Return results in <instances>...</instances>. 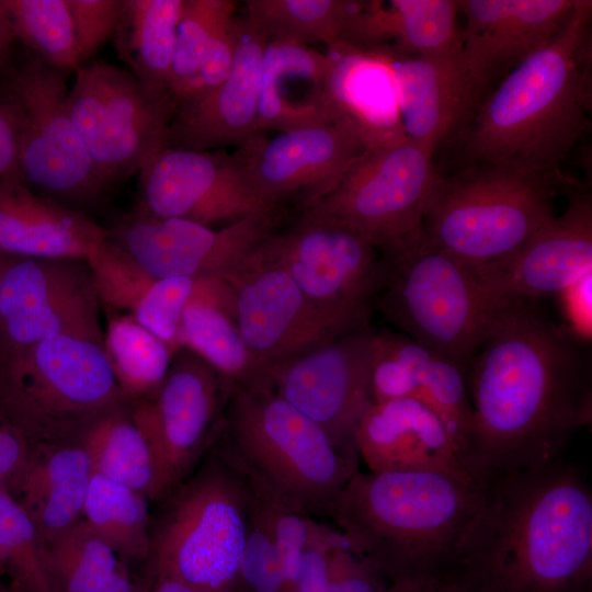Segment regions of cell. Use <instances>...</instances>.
Segmentation results:
<instances>
[{
  "label": "cell",
  "instance_id": "cell-1",
  "mask_svg": "<svg viewBox=\"0 0 592 592\" xmlns=\"http://www.w3.org/2000/svg\"><path fill=\"white\" fill-rule=\"evenodd\" d=\"M537 301L502 299L468 372L465 463L480 480L561 458L591 422V367L581 338Z\"/></svg>",
  "mask_w": 592,
  "mask_h": 592
},
{
  "label": "cell",
  "instance_id": "cell-2",
  "mask_svg": "<svg viewBox=\"0 0 592 592\" xmlns=\"http://www.w3.org/2000/svg\"><path fill=\"white\" fill-rule=\"evenodd\" d=\"M476 592H592V490L561 458L491 478L462 550Z\"/></svg>",
  "mask_w": 592,
  "mask_h": 592
},
{
  "label": "cell",
  "instance_id": "cell-3",
  "mask_svg": "<svg viewBox=\"0 0 592 592\" xmlns=\"http://www.w3.org/2000/svg\"><path fill=\"white\" fill-rule=\"evenodd\" d=\"M592 1L508 73L458 134L467 163L562 178L559 167L591 127Z\"/></svg>",
  "mask_w": 592,
  "mask_h": 592
},
{
  "label": "cell",
  "instance_id": "cell-4",
  "mask_svg": "<svg viewBox=\"0 0 592 592\" xmlns=\"http://www.w3.org/2000/svg\"><path fill=\"white\" fill-rule=\"evenodd\" d=\"M488 481L433 471L356 470L332 520L352 550L388 581L459 568Z\"/></svg>",
  "mask_w": 592,
  "mask_h": 592
},
{
  "label": "cell",
  "instance_id": "cell-5",
  "mask_svg": "<svg viewBox=\"0 0 592 592\" xmlns=\"http://www.w3.org/2000/svg\"><path fill=\"white\" fill-rule=\"evenodd\" d=\"M213 446L284 504L318 521L332 519L358 470V462L273 389L231 390Z\"/></svg>",
  "mask_w": 592,
  "mask_h": 592
},
{
  "label": "cell",
  "instance_id": "cell-6",
  "mask_svg": "<svg viewBox=\"0 0 592 592\" xmlns=\"http://www.w3.org/2000/svg\"><path fill=\"white\" fill-rule=\"evenodd\" d=\"M563 182L483 163L437 174L424 208V239L474 266L502 263L555 215Z\"/></svg>",
  "mask_w": 592,
  "mask_h": 592
},
{
  "label": "cell",
  "instance_id": "cell-7",
  "mask_svg": "<svg viewBox=\"0 0 592 592\" xmlns=\"http://www.w3.org/2000/svg\"><path fill=\"white\" fill-rule=\"evenodd\" d=\"M375 307L401 333L453 361L467 376L503 298L476 266L422 240L383 253Z\"/></svg>",
  "mask_w": 592,
  "mask_h": 592
},
{
  "label": "cell",
  "instance_id": "cell-8",
  "mask_svg": "<svg viewBox=\"0 0 592 592\" xmlns=\"http://www.w3.org/2000/svg\"><path fill=\"white\" fill-rule=\"evenodd\" d=\"M123 403L94 341L56 335L0 357V406L31 445L79 441Z\"/></svg>",
  "mask_w": 592,
  "mask_h": 592
},
{
  "label": "cell",
  "instance_id": "cell-9",
  "mask_svg": "<svg viewBox=\"0 0 592 592\" xmlns=\"http://www.w3.org/2000/svg\"><path fill=\"white\" fill-rule=\"evenodd\" d=\"M166 499V511L152 534V572L200 592H234L250 509L243 475L212 445Z\"/></svg>",
  "mask_w": 592,
  "mask_h": 592
},
{
  "label": "cell",
  "instance_id": "cell-10",
  "mask_svg": "<svg viewBox=\"0 0 592 592\" xmlns=\"http://www.w3.org/2000/svg\"><path fill=\"white\" fill-rule=\"evenodd\" d=\"M68 75L32 54L10 73L1 100L16 124L20 182L89 214L113 189L99 173L71 118Z\"/></svg>",
  "mask_w": 592,
  "mask_h": 592
},
{
  "label": "cell",
  "instance_id": "cell-11",
  "mask_svg": "<svg viewBox=\"0 0 592 592\" xmlns=\"http://www.w3.org/2000/svg\"><path fill=\"white\" fill-rule=\"evenodd\" d=\"M439 173L433 153L406 139L365 151L303 215L350 229L383 253L424 238L423 216Z\"/></svg>",
  "mask_w": 592,
  "mask_h": 592
},
{
  "label": "cell",
  "instance_id": "cell-12",
  "mask_svg": "<svg viewBox=\"0 0 592 592\" xmlns=\"http://www.w3.org/2000/svg\"><path fill=\"white\" fill-rule=\"evenodd\" d=\"M68 102L91 160L113 190L167 146L175 113L150 99L126 68L100 59L75 71Z\"/></svg>",
  "mask_w": 592,
  "mask_h": 592
},
{
  "label": "cell",
  "instance_id": "cell-13",
  "mask_svg": "<svg viewBox=\"0 0 592 592\" xmlns=\"http://www.w3.org/2000/svg\"><path fill=\"white\" fill-rule=\"evenodd\" d=\"M376 250L350 229L303 214L259 246L318 309L352 327L369 323L383 280Z\"/></svg>",
  "mask_w": 592,
  "mask_h": 592
},
{
  "label": "cell",
  "instance_id": "cell-14",
  "mask_svg": "<svg viewBox=\"0 0 592 592\" xmlns=\"http://www.w3.org/2000/svg\"><path fill=\"white\" fill-rule=\"evenodd\" d=\"M228 396L206 362L180 349L158 389L127 403L153 455L160 500L194 471L213 445Z\"/></svg>",
  "mask_w": 592,
  "mask_h": 592
},
{
  "label": "cell",
  "instance_id": "cell-15",
  "mask_svg": "<svg viewBox=\"0 0 592 592\" xmlns=\"http://www.w3.org/2000/svg\"><path fill=\"white\" fill-rule=\"evenodd\" d=\"M100 312L87 259L11 257L0 282V357L56 335L103 345Z\"/></svg>",
  "mask_w": 592,
  "mask_h": 592
},
{
  "label": "cell",
  "instance_id": "cell-16",
  "mask_svg": "<svg viewBox=\"0 0 592 592\" xmlns=\"http://www.w3.org/2000/svg\"><path fill=\"white\" fill-rule=\"evenodd\" d=\"M278 206L257 193L232 155L166 146L138 171L135 213L203 226L252 216H280Z\"/></svg>",
  "mask_w": 592,
  "mask_h": 592
},
{
  "label": "cell",
  "instance_id": "cell-17",
  "mask_svg": "<svg viewBox=\"0 0 592 592\" xmlns=\"http://www.w3.org/2000/svg\"><path fill=\"white\" fill-rule=\"evenodd\" d=\"M372 333L368 326L348 331L270 371L272 389L316 423L339 452L356 462L355 431L373 403Z\"/></svg>",
  "mask_w": 592,
  "mask_h": 592
},
{
  "label": "cell",
  "instance_id": "cell-18",
  "mask_svg": "<svg viewBox=\"0 0 592 592\" xmlns=\"http://www.w3.org/2000/svg\"><path fill=\"white\" fill-rule=\"evenodd\" d=\"M280 216H252L213 229L196 223L134 213L107 239L159 278L228 281L276 227Z\"/></svg>",
  "mask_w": 592,
  "mask_h": 592
},
{
  "label": "cell",
  "instance_id": "cell-19",
  "mask_svg": "<svg viewBox=\"0 0 592 592\" xmlns=\"http://www.w3.org/2000/svg\"><path fill=\"white\" fill-rule=\"evenodd\" d=\"M227 282L235 294L236 325L269 376L273 367L348 331L367 327L348 326L323 314L283 269L260 253L259 247Z\"/></svg>",
  "mask_w": 592,
  "mask_h": 592
},
{
  "label": "cell",
  "instance_id": "cell-20",
  "mask_svg": "<svg viewBox=\"0 0 592 592\" xmlns=\"http://www.w3.org/2000/svg\"><path fill=\"white\" fill-rule=\"evenodd\" d=\"M366 151L351 132L335 123L254 135L232 155L243 177L262 197L282 208L301 210L332 191Z\"/></svg>",
  "mask_w": 592,
  "mask_h": 592
},
{
  "label": "cell",
  "instance_id": "cell-21",
  "mask_svg": "<svg viewBox=\"0 0 592 592\" xmlns=\"http://www.w3.org/2000/svg\"><path fill=\"white\" fill-rule=\"evenodd\" d=\"M578 0H458L459 65L478 101L561 27Z\"/></svg>",
  "mask_w": 592,
  "mask_h": 592
},
{
  "label": "cell",
  "instance_id": "cell-22",
  "mask_svg": "<svg viewBox=\"0 0 592 592\" xmlns=\"http://www.w3.org/2000/svg\"><path fill=\"white\" fill-rule=\"evenodd\" d=\"M499 298L539 300L558 296L592 273V197L569 189L568 205L554 215L506 261L476 266Z\"/></svg>",
  "mask_w": 592,
  "mask_h": 592
},
{
  "label": "cell",
  "instance_id": "cell-23",
  "mask_svg": "<svg viewBox=\"0 0 592 592\" xmlns=\"http://www.w3.org/2000/svg\"><path fill=\"white\" fill-rule=\"evenodd\" d=\"M369 384L373 402L409 398L430 408L465 462L473 407L467 374L453 361L401 332L373 331Z\"/></svg>",
  "mask_w": 592,
  "mask_h": 592
},
{
  "label": "cell",
  "instance_id": "cell-24",
  "mask_svg": "<svg viewBox=\"0 0 592 592\" xmlns=\"http://www.w3.org/2000/svg\"><path fill=\"white\" fill-rule=\"evenodd\" d=\"M234 59L225 80L206 95L177 109L167 146L214 150L237 147L258 135L261 69L266 39L243 16L232 22Z\"/></svg>",
  "mask_w": 592,
  "mask_h": 592
},
{
  "label": "cell",
  "instance_id": "cell-25",
  "mask_svg": "<svg viewBox=\"0 0 592 592\" xmlns=\"http://www.w3.org/2000/svg\"><path fill=\"white\" fill-rule=\"evenodd\" d=\"M355 446L368 471L433 470L476 478L441 419L413 399L373 402L357 424Z\"/></svg>",
  "mask_w": 592,
  "mask_h": 592
},
{
  "label": "cell",
  "instance_id": "cell-26",
  "mask_svg": "<svg viewBox=\"0 0 592 592\" xmlns=\"http://www.w3.org/2000/svg\"><path fill=\"white\" fill-rule=\"evenodd\" d=\"M325 57L333 122L355 135L366 151L405 141L387 52L338 43L327 47Z\"/></svg>",
  "mask_w": 592,
  "mask_h": 592
},
{
  "label": "cell",
  "instance_id": "cell-27",
  "mask_svg": "<svg viewBox=\"0 0 592 592\" xmlns=\"http://www.w3.org/2000/svg\"><path fill=\"white\" fill-rule=\"evenodd\" d=\"M385 50L406 138L434 155L439 145L458 136L478 106L459 58L403 56Z\"/></svg>",
  "mask_w": 592,
  "mask_h": 592
},
{
  "label": "cell",
  "instance_id": "cell-28",
  "mask_svg": "<svg viewBox=\"0 0 592 592\" xmlns=\"http://www.w3.org/2000/svg\"><path fill=\"white\" fill-rule=\"evenodd\" d=\"M107 238L89 214L0 180V253L14 258L87 259Z\"/></svg>",
  "mask_w": 592,
  "mask_h": 592
},
{
  "label": "cell",
  "instance_id": "cell-29",
  "mask_svg": "<svg viewBox=\"0 0 592 592\" xmlns=\"http://www.w3.org/2000/svg\"><path fill=\"white\" fill-rule=\"evenodd\" d=\"M101 305L132 315L175 353L182 312L198 278H159L145 271L110 239L95 244L87 257Z\"/></svg>",
  "mask_w": 592,
  "mask_h": 592
},
{
  "label": "cell",
  "instance_id": "cell-30",
  "mask_svg": "<svg viewBox=\"0 0 592 592\" xmlns=\"http://www.w3.org/2000/svg\"><path fill=\"white\" fill-rule=\"evenodd\" d=\"M92 475L80 441L37 443L8 489L45 545L82 520Z\"/></svg>",
  "mask_w": 592,
  "mask_h": 592
},
{
  "label": "cell",
  "instance_id": "cell-31",
  "mask_svg": "<svg viewBox=\"0 0 592 592\" xmlns=\"http://www.w3.org/2000/svg\"><path fill=\"white\" fill-rule=\"evenodd\" d=\"M458 0L362 1L343 43L397 55L458 59Z\"/></svg>",
  "mask_w": 592,
  "mask_h": 592
},
{
  "label": "cell",
  "instance_id": "cell-32",
  "mask_svg": "<svg viewBox=\"0 0 592 592\" xmlns=\"http://www.w3.org/2000/svg\"><path fill=\"white\" fill-rule=\"evenodd\" d=\"M178 343L218 374L228 395L234 389H272L236 325L234 289L224 280L198 278L179 322Z\"/></svg>",
  "mask_w": 592,
  "mask_h": 592
},
{
  "label": "cell",
  "instance_id": "cell-33",
  "mask_svg": "<svg viewBox=\"0 0 592 592\" xmlns=\"http://www.w3.org/2000/svg\"><path fill=\"white\" fill-rule=\"evenodd\" d=\"M326 123L334 122L325 54L297 42H269L261 69L258 134Z\"/></svg>",
  "mask_w": 592,
  "mask_h": 592
},
{
  "label": "cell",
  "instance_id": "cell-34",
  "mask_svg": "<svg viewBox=\"0 0 592 592\" xmlns=\"http://www.w3.org/2000/svg\"><path fill=\"white\" fill-rule=\"evenodd\" d=\"M183 0H124L114 34L118 58L156 102L175 107L170 78Z\"/></svg>",
  "mask_w": 592,
  "mask_h": 592
},
{
  "label": "cell",
  "instance_id": "cell-35",
  "mask_svg": "<svg viewBox=\"0 0 592 592\" xmlns=\"http://www.w3.org/2000/svg\"><path fill=\"white\" fill-rule=\"evenodd\" d=\"M54 592H135L127 561L83 520L44 545Z\"/></svg>",
  "mask_w": 592,
  "mask_h": 592
},
{
  "label": "cell",
  "instance_id": "cell-36",
  "mask_svg": "<svg viewBox=\"0 0 592 592\" xmlns=\"http://www.w3.org/2000/svg\"><path fill=\"white\" fill-rule=\"evenodd\" d=\"M79 441L93 473L160 500L153 455L126 402L94 421Z\"/></svg>",
  "mask_w": 592,
  "mask_h": 592
},
{
  "label": "cell",
  "instance_id": "cell-37",
  "mask_svg": "<svg viewBox=\"0 0 592 592\" xmlns=\"http://www.w3.org/2000/svg\"><path fill=\"white\" fill-rule=\"evenodd\" d=\"M362 1L352 0H247L243 16L266 39L343 43Z\"/></svg>",
  "mask_w": 592,
  "mask_h": 592
},
{
  "label": "cell",
  "instance_id": "cell-38",
  "mask_svg": "<svg viewBox=\"0 0 592 592\" xmlns=\"http://www.w3.org/2000/svg\"><path fill=\"white\" fill-rule=\"evenodd\" d=\"M149 499L93 473L82 520L127 562L149 560L152 546Z\"/></svg>",
  "mask_w": 592,
  "mask_h": 592
},
{
  "label": "cell",
  "instance_id": "cell-39",
  "mask_svg": "<svg viewBox=\"0 0 592 592\" xmlns=\"http://www.w3.org/2000/svg\"><path fill=\"white\" fill-rule=\"evenodd\" d=\"M103 350L126 403L152 395L164 379L174 352L132 315L111 318Z\"/></svg>",
  "mask_w": 592,
  "mask_h": 592
},
{
  "label": "cell",
  "instance_id": "cell-40",
  "mask_svg": "<svg viewBox=\"0 0 592 592\" xmlns=\"http://www.w3.org/2000/svg\"><path fill=\"white\" fill-rule=\"evenodd\" d=\"M15 36L48 65L75 72L81 67L68 0H1Z\"/></svg>",
  "mask_w": 592,
  "mask_h": 592
},
{
  "label": "cell",
  "instance_id": "cell-41",
  "mask_svg": "<svg viewBox=\"0 0 592 592\" xmlns=\"http://www.w3.org/2000/svg\"><path fill=\"white\" fill-rule=\"evenodd\" d=\"M42 537L7 487H0V574L19 592H54Z\"/></svg>",
  "mask_w": 592,
  "mask_h": 592
},
{
  "label": "cell",
  "instance_id": "cell-42",
  "mask_svg": "<svg viewBox=\"0 0 592 592\" xmlns=\"http://www.w3.org/2000/svg\"><path fill=\"white\" fill-rule=\"evenodd\" d=\"M231 0H183L170 78V99L175 107L195 79L217 32L235 18Z\"/></svg>",
  "mask_w": 592,
  "mask_h": 592
},
{
  "label": "cell",
  "instance_id": "cell-43",
  "mask_svg": "<svg viewBox=\"0 0 592 592\" xmlns=\"http://www.w3.org/2000/svg\"><path fill=\"white\" fill-rule=\"evenodd\" d=\"M244 479L250 491L248 532L234 592H281V560L272 521L260 493Z\"/></svg>",
  "mask_w": 592,
  "mask_h": 592
},
{
  "label": "cell",
  "instance_id": "cell-44",
  "mask_svg": "<svg viewBox=\"0 0 592 592\" xmlns=\"http://www.w3.org/2000/svg\"><path fill=\"white\" fill-rule=\"evenodd\" d=\"M244 476L260 493L272 521L281 560V592H297L314 519L287 506L261 483Z\"/></svg>",
  "mask_w": 592,
  "mask_h": 592
},
{
  "label": "cell",
  "instance_id": "cell-45",
  "mask_svg": "<svg viewBox=\"0 0 592 592\" xmlns=\"http://www.w3.org/2000/svg\"><path fill=\"white\" fill-rule=\"evenodd\" d=\"M81 66L114 37L124 0H68Z\"/></svg>",
  "mask_w": 592,
  "mask_h": 592
},
{
  "label": "cell",
  "instance_id": "cell-46",
  "mask_svg": "<svg viewBox=\"0 0 592 592\" xmlns=\"http://www.w3.org/2000/svg\"><path fill=\"white\" fill-rule=\"evenodd\" d=\"M340 535L338 528L312 520L297 592H335L331 578V556Z\"/></svg>",
  "mask_w": 592,
  "mask_h": 592
},
{
  "label": "cell",
  "instance_id": "cell-47",
  "mask_svg": "<svg viewBox=\"0 0 592 592\" xmlns=\"http://www.w3.org/2000/svg\"><path fill=\"white\" fill-rule=\"evenodd\" d=\"M331 578L335 592H382L388 584L367 559L350 548L342 534L332 550Z\"/></svg>",
  "mask_w": 592,
  "mask_h": 592
},
{
  "label": "cell",
  "instance_id": "cell-48",
  "mask_svg": "<svg viewBox=\"0 0 592 592\" xmlns=\"http://www.w3.org/2000/svg\"><path fill=\"white\" fill-rule=\"evenodd\" d=\"M30 442L10 421L0 406V487H9L23 467Z\"/></svg>",
  "mask_w": 592,
  "mask_h": 592
},
{
  "label": "cell",
  "instance_id": "cell-49",
  "mask_svg": "<svg viewBox=\"0 0 592 592\" xmlns=\"http://www.w3.org/2000/svg\"><path fill=\"white\" fill-rule=\"evenodd\" d=\"M591 276L592 273L585 275L558 295L570 322L567 327L581 339L591 334Z\"/></svg>",
  "mask_w": 592,
  "mask_h": 592
},
{
  "label": "cell",
  "instance_id": "cell-50",
  "mask_svg": "<svg viewBox=\"0 0 592 592\" xmlns=\"http://www.w3.org/2000/svg\"><path fill=\"white\" fill-rule=\"evenodd\" d=\"M382 592H476L460 568L415 580L390 582Z\"/></svg>",
  "mask_w": 592,
  "mask_h": 592
},
{
  "label": "cell",
  "instance_id": "cell-51",
  "mask_svg": "<svg viewBox=\"0 0 592 592\" xmlns=\"http://www.w3.org/2000/svg\"><path fill=\"white\" fill-rule=\"evenodd\" d=\"M0 180L19 181V139L15 121L0 98Z\"/></svg>",
  "mask_w": 592,
  "mask_h": 592
},
{
  "label": "cell",
  "instance_id": "cell-52",
  "mask_svg": "<svg viewBox=\"0 0 592 592\" xmlns=\"http://www.w3.org/2000/svg\"><path fill=\"white\" fill-rule=\"evenodd\" d=\"M149 592H200L191 585L171 576L152 572V580L148 583Z\"/></svg>",
  "mask_w": 592,
  "mask_h": 592
},
{
  "label": "cell",
  "instance_id": "cell-53",
  "mask_svg": "<svg viewBox=\"0 0 592 592\" xmlns=\"http://www.w3.org/2000/svg\"><path fill=\"white\" fill-rule=\"evenodd\" d=\"M14 39L16 36L10 16L0 0V60L7 55Z\"/></svg>",
  "mask_w": 592,
  "mask_h": 592
},
{
  "label": "cell",
  "instance_id": "cell-54",
  "mask_svg": "<svg viewBox=\"0 0 592 592\" xmlns=\"http://www.w3.org/2000/svg\"><path fill=\"white\" fill-rule=\"evenodd\" d=\"M0 592H19L0 574Z\"/></svg>",
  "mask_w": 592,
  "mask_h": 592
},
{
  "label": "cell",
  "instance_id": "cell-55",
  "mask_svg": "<svg viewBox=\"0 0 592 592\" xmlns=\"http://www.w3.org/2000/svg\"><path fill=\"white\" fill-rule=\"evenodd\" d=\"M11 257L9 255H4V254H1L0 253V282H1V278H2V275H3V272L7 267V264L9 262Z\"/></svg>",
  "mask_w": 592,
  "mask_h": 592
},
{
  "label": "cell",
  "instance_id": "cell-56",
  "mask_svg": "<svg viewBox=\"0 0 592 592\" xmlns=\"http://www.w3.org/2000/svg\"><path fill=\"white\" fill-rule=\"evenodd\" d=\"M135 592H149L148 591V584L138 582Z\"/></svg>",
  "mask_w": 592,
  "mask_h": 592
}]
</instances>
